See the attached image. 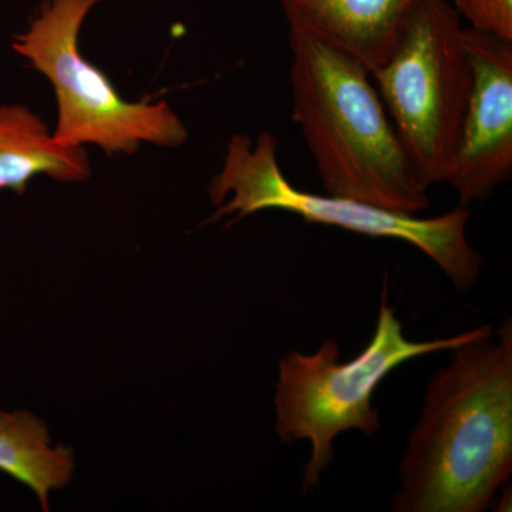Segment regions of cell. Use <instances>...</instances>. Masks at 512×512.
I'll return each mask as SVG.
<instances>
[{"label": "cell", "instance_id": "cell-1", "mask_svg": "<svg viewBox=\"0 0 512 512\" xmlns=\"http://www.w3.org/2000/svg\"><path fill=\"white\" fill-rule=\"evenodd\" d=\"M427 384L394 512H484L512 474V320L485 323Z\"/></svg>", "mask_w": 512, "mask_h": 512}, {"label": "cell", "instance_id": "cell-2", "mask_svg": "<svg viewBox=\"0 0 512 512\" xmlns=\"http://www.w3.org/2000/svg\"><path fill=\"white\" fill-rule=\"evenodd\" d=\"M292 120L301 130L326 194L417 215L429 187L407 156L369 70L289 26Z\"/></svg>", "mask_w": 512, "mask_h": 512}, {"label": "cell", "instance_id": "cell-3", "mask_svg": "<svg viewBox=\"0 0 512 512\" xmlns=\"http://www.w3.org/2000/svg\"><path fill=\"white\" fill-rule=\"evenodd\" d=\"M387 295L386 281L373 338L352 360L340 362L338 342L326 339L316 352L292 350L279 362L275 430L282 443L311 444L302 480L305 493L319 487L340 434L356 430L373 437L382 429L373 396L394 369L416 357L454 349L484 329L485 323L450 338L407 339Z\"/></svg>", "mask_w": 512, "mask_h": 512}, {"label": "cell", "instance_id": "cell-4", "mask_svg": "<svg viewBox=\"0 0 512 512\" xmlns=\"http://www.w3.org/2000/svg\"><path fill=\"white\" fill-rule=\"evenodd\" d=\"M215 212L208 222L231 217L228 225L256 212L278 210L299 215L309 224L345 229L370 238L407 242L429 256L460 293L477 284L484 256L467 238L471 212L458 207L433 218L383 210L365 202L299 190L286 178L278 160V140L262 131L256 140L235 134L224 164L210 187Z\"/></svg>", "mask_w": 512, "mask_h": 512}, {"label": "cell", "instance_id": "cell-5", "mask_svg": "<svg viewBox=\"0 0 512 512\" xmlns=\"http://www.w3.org/2000/svg\"><path fill=\"white\" fill-rule=\"evenodd\" d=\"M103 0H49L12 49L55 90L53 140L64 147L96 146L109 156H131L143 144L184 146L190 131L167 101H128L104 70L80 52V33Z\"/></svg>", "mask_w": 512, "mask_h": 512}, {"label": "cell", "instance_id": "cell-6", "mask_svg": "<svg viewBox=\"0 0 512 512\" xmlns=\"http://www.w3.org/2000/svg\"><path fill=\"white\" fill-rule=\"evenodd\" d=\"M461 26L447 0H424L396 49L372 74L407 156L427 187L446 183L473 73Z\"/></svg>", "mask_w": 512, "mask_h": 512}, {"label": "cell", "instance_id": "cell-7", "mask_svg": "<svg viewBox=\"0 0 512 512\" xmlns=\"http://www.w3.org/2000/svg\"><path fill=\"white\" fill-rule=\"evenodd\" d=\"M463 39L473 84L446 183L468 207L512 175V42L470 28Z\"/></svg>", "mask_w": 512, "mask_h": 512}, {"label": "cell", "instance_id": "cell-8", "mask_svg": "<svg viewBox=\"0 0 512 512\" xmlns=\"http://www.w3.org/2000/svg\"><path fill=\"white\" fill-rule=\"evenodd\" d=\"M424 0H279L292 28L353 57L370 74L392 56Z\"/></svg>", "mask_w": 512, "mask_h": 512}, {"label": "cell", "instance_id": "cell-9", "mask_svg": "<svg viewBox=\"0 0 512 512\" xmlns=\"http://www.w3.org/2000/svg\"><path fill=\"white\" fill-rule=\"evenodd\" d=\"M92 175L86 148L64 147L35 111L0 104V191L23 194L37 177L82 183Z\"/></svg>", "mask_w": 512, "mask_h": 512}, {"label": "cell", "instance_id": "cell-10", "mask_svg": "<svg viewBox=\"0 0 512 512\" xmlns=\"http://www.w3.org/2000/svg\"><path fill=\"white\" fill-rule=\"evenodd\" d=\"M73 456L67 448L50 446L45 424L26 412H0V470L32 488L43 510L49 493L69 483Z\"/></svg>", "mask_w": 512, "mask_h": 512}, {"label": "cell", "instance_id": "cell-11", "mask_svg": "<svg viewBox=\"0 0 512 512\" xmlns=\"http://www.w3.org/2000/svg\"><path fill=\"white\" fill-rule=\"evenodd\" d=\"M468 28L512 42V0H453Z\"/></svg>", "mask_w": 512, "mask_h": 512}]
</instances>
